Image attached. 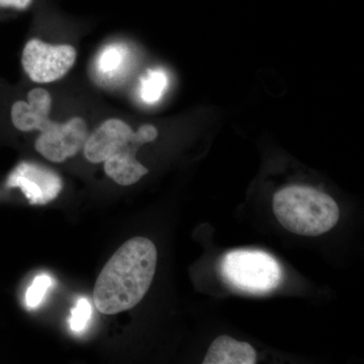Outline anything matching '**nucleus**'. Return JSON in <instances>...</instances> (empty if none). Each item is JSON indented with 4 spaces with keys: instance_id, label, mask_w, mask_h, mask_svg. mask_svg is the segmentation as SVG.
Listing matches in <instances>:
<instances>
[{
    "instance_id": "obj_1",
    "label": "nucleus",
    "mask_w": 364,
    "mask_h": 364,
    "mask_svg": "<svg viewBox=\"0 0 364 364\" xmlns=\"http://www.w3.org/2000/svg\"><path fill=\"white\" fill-rule=\"evenodd\" d=\"M156 267L157 249L150 239L127 241L98 275L93 291L97 310L114 315L138 305L152 284Z\"/></svg>"
},
{
    "instance_id": "obj_2",
    "label": "nucleus",
    "mask_w": 364,
    "mask_h": 364,
    "mask_svg": "<svg viewBox=\"0 0 364 364\" xmlns=\"http://www.w3.org/2000/svg\"><path fill=\"white\" fill-rule=\"evenodd\" d=\"M157 136L152 124H144L134 132L121 119H107L88 136L85 155L91 163L105 162V173L119 186H132L149 172L136 161V151Z\"/></svg>"
},
{
    "instance_id": "obj_3",
    "label": "nucleus",
    "mask_w": 364,
    "mask_h": 364,
    "mask_svg": "<svg viewBox=\"0 0 364 364\" xmlns=\"http://www.w3.org/2000/svg\"><path fill=\"white\" fill-rule=\"evenodd\" d=\"M273 214L287 231L306 237L327 233L339 221L338 205L325 193L306 186H291L273 196Z\"/></svg>"
},
{
    "instance_id": "obj_4",
    "label": "nucleus",
    "mask_w": 364,
    "mask_h": 364,
    "mask_svg": "<svg viewBox=\"0 0 364 364\" xmlns=\"http://www.w3.org/2000/svg\"><path fill=\"white\" fill-rule=\"evenodd\" d=\"M222 272L230 284L251 294L269 293L279 287L282 268L272 256L259 250H234L223 259Z\"/></svg>"
},
{
    "instance_id": "obj_5",
    "label": "nucleus",
    "mask_w": 364,
    "mask_h": 364,
    "mask_svg": "<svg viewBox=\"0 0 364 364\" xmlns=\"http://www.w3.org/2000/svg\"><path fill=\"white\" fill-rule=\"evenodd\" d=\"M76 61V50L70 45H49L38 39L28 41L21 64L28 77L37 83H51L68 73Z\"/></svg>"
},
{
    "instance_id": "obj_6",
    "label": "nucleus",
    "mask_w": 364,
    "mask_h": 364,
    "mask_svg": "<svg viewBox=\"0 0 364 364\" xmlns=\"http://www.w3.org/2000/svg\"><path fill=\"white\" fill-rule=\"evenodd\" d=\"M87 138V124L85 119L72 117L64 124L53 122L46 130L41 132L35 148L46 159L60 163L75 156L85 147Z\"/></svg>"
},
{
    "instance_id": "obj_7",
    "label": "nucleus",
    "mask_w": 364,
    "mask_h": 364,
    "mask_svg": "<svg viewBox=\"0 0 364 364\" xmlns=\"http://www.w3.org/2000/svg\"><path fill=\"white\" fill-rule=\"evenodd\" d=\"M6 186L20 188L31 205H47L63 188L61 177L52 169L32 162H21L9 174Z\"/></svg>"
},
{
    "instance_id": "obj_8",
    "label": "nucleus",
    "mask_w": 364,
    "mask_h": 364,
    "mask_svg": "<svg viewBox=\"0 0 364 364\" xmlns=\"http://www.w3.org/2000/svg\"><path fill=\"white\" fill-rule=\"evenodd\" d=\"M257 354L247 342L237 341L228 335L214 340L208 349L203 364H255Z\"/></svg>"
},
{
    "instance_id": "obj_9",
    "label": "nucleus",
    "mask_w": 364,
    "mask_h": 364,
    "mask_svg": "<svg viewBox=\"0 0 364 364\" xmlns=\"http://www.w3.org/2000/svg\"><path fill=\"white\" fill-rule=\"evenodd\" d=\"M168 85L166 73L161 69L149 70L141 80L140 97L146 104H155L164 95Z\"/></svg>"
},
{
    "instance_id": "obj_10",
    "label": "nucleus",
    "mask_w": 364,
    "mask_h": 364,
    "mask_svg": "<svg viewBox=\"0 0 364 364\" xmlns=\"http://www.w3.org/2000/svg\"><path fill=\"white\" fill-rule=\"evenodd\" d=\"M53 279L48 274H40L33 280L26 293V305L30 310H35L42 304L48 289L52 287Z\"/></svg>"
},
{
    "instance_id": "obj_11",
    "label": "nucleus",
    "mask_w": 364,
    "mask_h": 364,
    "mask_svg": "<svg viewBox=\"0 0 364 364\" xmlns=\"http://www.w3.org/2000/svg\"><path fill=\"white\" fill-rule=\"evenodd\" d=\"M91 315H92V308L88 299H79L75 308L72 309L71 317L69 318V325L72 331L82 332L90 323Z\"/></svg>"
},
{
    "instance_id": "obj_12",
    "label": "nucleus",
    "mask_w": 364,
    "mask_h": 364,
    "mask_svg": "<svg viewBox=\"0 0 364 364\" xmlns=\"http://www.w3.org/2000/svg\"><path fill=\"white\" fill-rule=\"evenodd\" d=\"M123 59L124 52H122V50L117 49L116 47L109 48L102 53L100 61H98V65H100V70L105 73L114 72L122 65Z\"/></svg>"
},
{
    "instance_id": "obj_13",
    "label": "nucleus",
    "mask_w": 364,
    "mask_h": 364,
    "mask_svg": "<svg viewBox=\"0 0 364 364\" xmlns=\"http://www.w3.org/2000/svg\"><path fill=\"white\" fill-rule=\"evenodd\" d=\"M33 0H0V9L25 11L32 4Z\"/></svg>"
}]
</instances>
